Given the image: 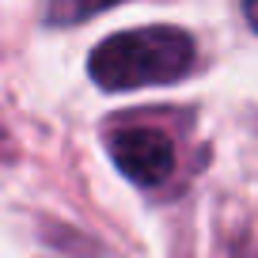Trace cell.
<instances>
[{"instance_id":"2","label":"cell","mask_w":258,"mask_h":258,"mask_svg":"<svg viewBox=\"0 0 258 258\" xmlns=\"http://www.w3.org/2000/svg\"><path fill=\"white\" fill-rule=\"evenodd\" d=\"M110 160L137 186H160L175 171V145L156 125H125L110 137Z\"/></svg>"},{"instance_id":"3","label":"cell","mask_w":258,"mask_h":258,"mask_svg":"<svg viewBox=\"0 0 258 258\" xmlns=\"http://www.w3.org/2000/svg\"><path fill=\"white\" fill-rule=\"evenodd\" d=\"M114 4H121V0H49L46 19L53 27H73V23H84V19L99 16V12H110Z\"/></svg>"},{"instance_id":"4","label":"cell","mask_w":258,"mask_h":258,"mask_svg":"<svg viewBox=\"0 0 258 258\" xmlns=\"http://www.w3.org/2000/svg\"><path fill=\"white\" fill-rule=\"evenodd\" d=\"M243 16H247V23L258 31V0H243Z\"/></svg>"},{"instance_id":"1","label":"cell","mask_w":258,"mask_h":258,"mask_svg":"<svg viewBox=\"0 0 258 258\" xmlns=\"http://www.w3.org/2000/svg\"><path fill=\"white\" fill-rule=\"evenodd\" d=\"M190 31L182 27H137V31L110 34L88 57V76L103 91H137L152 84H175L194 69Z\"/></svg>"}]
</instances>
